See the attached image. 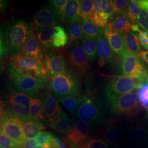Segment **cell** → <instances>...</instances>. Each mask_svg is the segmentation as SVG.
<instances>
[{"mask_svg":"<svg viewBox=\"0 0 148 148\" xmlns=\"http://www.w3.org/2000/svg\"><path fill=\"white\" fill-rule=\"evenodd\" d=\"M8 53L11 57L21 54L25 43L33 33L32 22L24 19H12L6 27Z\"/></svg>","mask_w":148,"mask_h":148,"instance_id":"cell-1","label":"cell"},{"mask_svg":"<svg viewBox=\"0 0 148 148\" xmlns=\"http://www.w3.org/2000/svg\"><path fill=\"white\" fill-rule=\"evenodd\" d=\"M7 70L13 88L31 98H35L47 84V79L36 78L25 74L10 63L7 65Z\"/></svg>","mask_w":148,"mask_h":148,"instance_id":"cell-2","label":"cell"},{"mask_svg":"<svg viewBox=\"0 0 148 148\" xmlns=\"http://www.w3.org/2000/svg\"><path fill=\"white\" fill-rule=\"evenodd\" d=\"M47 85L54 95L79 97L82 82L79 76L69 69L47 80Z\"/></svg>","mask_w":148,"mask_h":148,"instance_id":"cell-3","label":"cell"},{"mask_svg":"<svg viewBox=\"0 0 148 148\" xmlns=\"http://www.w3.org/2000/svg\"><path fill=\"white\" fill-rule=\"evenodd\" d=\"M76 116L90 127L97 126L105 120L106 108L101 99L88 94L82 95Z\"/></svg>","mask_w":148,"mask_h":148,"instance_id":"cell-4","label":"cell"},{"mask_svg":"<svg viewBox=\"0 0 148 148\" xmlns=\"http://www.w3.org/2000/svg\"><path fill=\"white\" fill-rule=\"evenodd\" d=\"M5 111L18 118L23 123L29 120L31 97L12 88L10 83L5 85Z\"/></svg>","mask_w":148,"mask_h":148,"instance_id":"cell-5","label":"cell"},{"mask_svg":"<svg viewBox=\"0 0 148 148\" xmlns=\"http://www.w3.org/2000/svg\"><path fill=\"white\" fill-rule=\"evenodd\" d=\"M118 63L121 73L137 83H143L148 76V67L142 59L136 54L124 53L119 57Z\"/></svg>","mask_w":148,"mask_h":148,"instance_id":"cell-6","label":"cell"},{"mask_svg":"<svg viewBox=\"0 0 148 148\" xmlns=\"http://www.w3.org/2000/svg\"><path fill=\"white\" fill-rule=\"evenodd\" d=\"M68 69L79 76L85 77L90 70L89 59L80 44L69 46L65 53Z\"/></svg>","mask_w":148,"mask_h":148,"instance_id":"cell-7","label":"cell"},{"mask_svg":"<svg viewBox=\"0 0 148 148\" xmlns=\"http://www.w3.org/2000/svg\"><path fill=\"white\" fill-rule=\"evenodd\" d=\"M138 83L125 76L112 77L106 84L105 95L107 104L111 103L117 97L137 90Z\"/></svg>","mask_w":148,"mask_h":148,"instance_id":"cell-8","label":"cell"},{"mask_svg":"<svg viewBox=\"0 0 148 148\" xmlns=\"http://www.w3.org/2000/svg\"><path fill=\"white\" fill-rule=\"evenodd\" d=\"M139 101L134 93H129L119 96L110 103L111 116H130L139 108Z\"/></svg>","mask_w":148,"mask_h":148,"instance_id":"cell-9","label":"cell"},{"mask_svg":"<svg viewBox=\"0 0 148 148\" xmlns=\"http://www.w3.org/2000/svg\"><path fill=\"white\" fill-rule=\"evenodd\" d=\"M42 63L47 80L53 79L68 69L65 53L61 51H45Z\"/></svg>","mask_w":148,"mask_h":148,"instance_id":"cell-10","label":"cell"},{"mask_svg":"<svg viewBox=\"0 0 148 148\" xmlns=\"http://www.w3.org/2000/svg\"><path fill=\"white\" fill-rule=\"evenodd\" d=\"M0 132L21 146L25 140L23 122L18 118L5 110L0 117Z\"/></svg>","mask_w":148,"mask_h":148,"instance_id":"cell-11","label":"cell"},{"mask_svg":"<svg viewBox=\"0 0 148 148\" xmlns=\"http://www.w3.org/2000/svg\"><path fill=\"white\" fill-rule=\"evenodd\" d=\"M9 63L25 74L36 78L47 79L41 60L19 55L11 57Z\"/></svg>","mask_w":148,"mask_h":148,"instance_id":"cell-12","label":"cell"},{"mask_svg":"<svg viewBox=\"0 0 148 148\" xmlns=\"http://www.w3.org/2000/svg\"><path fill=\"white\" fill-rule=\"evenodd\" d=\"M58 21L49 6L43 5L38 10L32 22L34 32L57 25Z\"/></svg>","mask_w":148,"mask_h":148,"instance_id":"cell-13","label":"cell"},{"mask_svg":"<svg viewBox=\"0 0 148 148\" xmlns=\"http://www.w3.org/2000/svg\"><path fill=\"white\" fill-rule=\"evenodd\" d=\"M41 101L42 104L43 115L45 121L48 124L57 119L63 112L58 101L54 95L49 91H46L41 95Z\"/></svg>","mask_w":148,"mask_h":148,"instance_id":"cell-14","label":"cell"},{"mask_svg":"<svg viewBox=\"0 0 148 148\" xmlns=\"http://www.w3.org/2000/svg\"><path fill=\"white\" fill-rule=\"evenodd\" d=\"M125 34L122 32L115 30L110 23H108L104 29L103 35L106 37L114 53L121 57L127 52L125 42Z\"/></svg>","mask_w":148,"mask_h":148,"instance_id":"cell-15","label":"cell"},{"mask_svg":"<svg viewBox=\"0 0 148 148\" xmlns=\"http://www.w3.org/2000/svg\"><path fill=\"white\" fill-rule=\"evenodd\" d=\"M74 124L73 128L66 134L67 139L76 148H81L88 139L91 127L77 118L74 121Z\"/></svg>","mask_w":148,"mask_h":148,"instance_id":"cell-16","label":"cell"},{"mask_svg":"<svg viewBox=\"0 0 148 148\" xmlns=\"http://www.w3.org/2000/svg\"><path fill=\"white\" fill-rule=\"evenodd\" d=\"M20 55L43 62L45 58V51L37 40L34 32L24 45Z\"/></svg>","mask_w":148,"mask_h":148,"instance_id":"cell-17","label":"cell"},{"mask_svg":"<svg viewBox=\"0 0 148 148\" xmlns=\"http://www.w3.org/2000/svg\"><path fill=\"white\" fill-rule=\"evenodd\" d=\"M97 50L99 58L104 59L106 63L111 65L118 64L119 57L115 55L104 35L97 39Z\"/></svg>","mask_w":148,"mask_h":148,"instance_id":"cell-18","label":"cell"},{"mask_svg":"<svg viewBox=\"0 0 148 148\" xmlns=\"http://www.w3.org/2000/svg\"><path fill=\"white\" fill-rule=\"evenodd\" d=\"M112 29L125 34L131 30L132 23L128 16L127 12H123L112 16L110 21Z\"/></svg>","mask_w":148,"mask_h":148,"instance_id":"cell-19","label":"cell"},{"mask_svg":"<svg viewBox=\"0 0 148 148\" xmlns=\"http://www.w3.org/2000/svg\"><path fill=\"white\" fill-rule=\"evenodd\" d=\"M45 127L41 120L30 119L23 123V131L24 139H34Z\"/></svg>","mask_w":148,"mask_h":148,"instance_id":"cell-20","label":"cell"},{"mask_svg":"<svg viewBox=\"0 0 148 148\" xmlns=\"http://www.w3.org/2000/svg\"><path fill=\"white\" fill-rule=\"evenodd\" d=\"M55 132L62 134H67L69 131L74 127V122L72 121L66 114L63 112L57 119L48 124Z\"/></svg>","mask_w":148,"mask_h":148,"instance_id":"cell-21","label":"cell"},{"mask_svg":"<svg viewBox=\"0 0 148 148\" xmlns=\"http://www.w3.org/2000/svg\"><path fill=\"white\" fill-rule=\"evenodd\" d=\"M65 27L68 36L69 46L80 44L84 37L80 19L77 21L67 24Z\"/></svg>","mask_w":148,"mask_h":148,"instance_id":"cell-22","label":"cell"},{"mask_svg":"<svg viewBox=\"0 0 148 148\" xmlns=\"http://www.w3.org/2000/svg\"><path fill=\"white\" fill-rule=\"evenodd\" d=\"M81 1L79 0L68 1L64 20L65 24H67L79 20Z\"/></svg>","mask_w":148,"mask_h":148,"instance_id":"cell-23","label":"cell"},{"mask_svg":"<svg viewBox=\"0 0 148 148\" xmlns=\"http://www.w3.org/2000/svg\"><path fill=\"white\" fill-rule=\"evenodd\" d=\"M34 32L37 40L45 51H52L54 49L52 45L54 27L45 29Z\"/></svg>","mask_w":148,"mask_h":148,"instance_id":"cell-24","label":"cell"},{"mask_svg":"<svg viewBox=\"0 0 148 148\" xmlns=\"http://www.w3.org/2000/svg\"><path fill=\"white\" fill-rule=\"evenodd\" d=\"M59 102L72 115H76L82 101V95L79 97H68L54 95Z\"/></svg>","mask_w":148,"mask_h":148,"instance_id":"cell-25","label":"cell"},{"mask_svg":"<svg viewBox=\"0 0 148 148\" xmlns=\"http://www.w3.org/2000/svg\"><path fill=\"white\" fill-rule=\"evenodd\" d=\"M84 37L97 39L103 35L104 29L97 25L90 20L80 19Z\"/></svg>","mask_w":148,"mask_h":148,"instance_id":"cell-26","label":"cell"},{"mask_svg":"<svg viewBox=\"0 0 148 148\" xmlns=\"http://www.w3.org/2000/svg\"><path fill=\"white\" fill-rule=\"evenodd\" d=\"M121 134V129L113 121L108 122L103 131V136L108 144H116Z\"/></svg>","mask_w":148,"mask_h":148,"instance_id":"cell-27","label":"cell"},{"mask_svg":"<svg viewBox=\"0 0 148 148\" xmlns=\"http://www.w3.org/2000/svg\"><path fill=\"white\" fill-rule=\"evenodd\" d=\"M125 42L127 52L139 56L142 52L136 32L130 31L125 34Z\"/></svg>","mask_w":148,"mask_h":148,"instance_id":"cell-28","label":"cell"},{"mask_svg":"<svg viewBox=\"0 0 148 148\" xmlns=\"http://www.w3.org/2000/svg\"><path fill=\"white\" fill-rule=\"evenodd\" d=\"M81 47L91 62H94L97 57V39L83 37L81 41Z\"/></svg>","mask_w":148,"mask_h":148,"instance_id":"cell-29","label":"cell"},{"mask_svg":"<svg viewBox=\"0 0 148 148\" xmlns=\"http://www.w3.org/2000/svg\"><path fill=\"white\" fill-rule=\"evenodd\" d=\"M68 36L66 30L60 25L54 27V32L52 40L54 48L65 47L68 43Z\"/></svg>","mask_w":148,"mask_h":148,"instance_id":"cell-30","label":"cell"},{"mask_svg":"<svg viewBox=\"0 0 148 148\" xmlns=\"http://www.w3.org/2000/svg\"><path fill=\"white\" fill-rule=\"evenodd\" d=\"M50 8L53 11L58 21L64 22L65 16V7L67 4V0H49L48 1Z\"/></svg>","mask_w":148,"mask_h":148,"instance_id":"cell-31","label":"cell"},{"mask_svg":"<svg viewBox=\"0 0 148 148\" xmlns=\"http://www.w3.org/2000/svg\"><path fill=\"white\" fill-rule=\"evenodd\" d=\"M29 116L30 119H38L45 121L43 115L42 104L40 99L35 97L31 98Z\"/></svg>","mask_w":148,"mask_h":148,"instance_id":"cell-32","label":"cell"},{"mask_svg":"<svg viewBox=\"0 0 148 148\" xmlns=\"http://www.w3.org/2000/svg\"><path fill=\"white\" fill-rule=\"evenodd\" d=\"M141 10L139 1L132 0L130 1L127 14L133 24H137L138 18Z\"/></svg>","mask_w":148,"mask_h":148,"instance_id":"cell-33","label":"cell"},{"mask_svg":"<svg viewBox=\"0 0 148 148\" xmlns=\"http://www.w3.org/2000/svg\"><path fill=\"white\" fill-rule=\"evenodd\" d=\"M148 136V131L143 127H132L128 132V137L130 139L134 142L144 140Z\"/></svg>","mask_w":148,"mask_h":148,"instance_id":"cell-34","label":"cell"},{"mask_svg":"<svg viewBox=\"0 0 148 148\" xmlns=\"http://www.w3.org/2000/svg\"><path fill=\"white\" fill-rule=\"evenodd\" d=\"M93 3L90 0H84L81 1L79 18L80 19L87 21L93 13Z\"/></svg>","mask_w":148,"mask_h":148,"instance_id":"cell-35","label":"cell"},{"mask_svg":"<svg viewBox=\"0 0 148 148\" xmlns=\"http://www.w3.org/2000/svg\"><path fill=\"white\" fill-rule=\"evenodd\" d=\"M139 106L140 109L148 110V84H144L137 92Z\"/></svg>","mask_w":148,"mask_h":148,"instance_id":"cell-36","label":"cell"},{"mask_svg":"<svg viewBox=\"0 0 148 148\" xmlns=\"http://www.w3.org/2000/svg\"><path fill=\"white\" fill-rule=\"evenodd\" d=\"M114 14L113 1L105 0L102 3V17L103 19L108 22Z\"/></svg>","mask_w":148,"mask_h":148,"instance_id":"cell-37","label":"cell"},{"mask_svg":"<svg viewBox=\"0 0 148 148\" xmlns=\"http://www.w3.org/2000/svg\"><path fill=\"white\" fill-rule=\"evenodd\" d=\"M81 148H108V144L103 139L91 138L86 140Z\"/></svg>","mask_w":148,"mask_h":148,"instance_id":"cell-38","label":"cell"},{"mask_svg":"<svg viewBox=\"0 0 148 148\" xmlns=\"http://www.w3.org/2000/svg\"><path fill=\"white\" fill-rule=\"evenodd\" d=\"M21 145L0 132V148H20Z\"/></svg>","mask_w":148,"mask_h":148,"instance_id":"cell-39","label":"cell"},{"mask_svg":"<svg viewBox=\"0 0 148 148\" xmlns=\"http://www.w3.org/2000/svg\"><path fill=\"white\" fill-rule=\"evenodd\" d=\"M138 24L145 32L148 33V10L141 8L138 18Z\"/></svg>","mask_w":148,"mask_h":148,"instance_id":"cell-40","label":"cell"},{"mask_svg":"<svg viewBox=\"0 0 148 148\" xmlns=\"http://www.w3.org/2000/svg\"><path fill=\"white\" fill-rule=\"evenodd\" d=\"M130 4V1L115 0L113 1L114 14H117L123 12H127V8Z\"/></svg>","mask_w":148,"mask_h":148,"instance_id":"cell-41","label":"cell"},{"mask_svg":"<svg viewBox=\"0 0 148 148\" xmlns=\"http://www.w3.org/2000/svg\"><path fill=\"white\" fill-rule=\"evenodd\" d=\"M53 136V134H52L51 133L46 131H42L37 135L36 138V140L38 145L43 146L45 144L51 143L52 141Z\"/></svg>","mask_w":148,"mask_h":148,"instance_id":"cell-42","label":"cell"},{"mask_svg":"<svg viewBox=\"0 0 148 148\" xmlns=\"http://www.w3.org/2000/svg\"><path fill=\"white\" fill-rule=\"evenodd\" d=\"M140 45L148 51V33L147 32L139 30L137 32Z\"/></svg>","mask_w":148,"mask_h":148,"instance_id":"cell-43","label":"cell"},{"mask_svg":"<svg viewBox=\"0 0 148 148\" xmlns=\"http://www.w3.org/2000/svg\"><path fill=\"white\" fill-rule=\"evenodd\" d=\"M0 43L8 46L6 27L2 23H0Z\"/></svg>","mask_w":148,"mask_h":148,"instance_id":"cell-44","label":"cell"},{"mask_svg":"<svg viewBox=\"0 0 148 148\" xmlns=\"http://www.w3.org/2000/svg\"><path fill=\"white\" fill-rule=\"evenodd\" d=\"M38 144L34 139H25L24 142L21 144V148H36Z\"/></svg>","mask_w":148,"mask_h":148,"instance_id":"cell-45","label":"cell"},{"mask_svg":"<svg viewBox=\"0 0 148 148\" xmlns=\"http://www.w3.org/2000/svg\"><path fill=\"white\" fill-rule=\"evenodd\" d=\"M53 142L56 147L57 148H70L69 145L63 139L62 140L59 138L53 135Z\"/></svg>","mask_w":148,"mask_h":148,"instance_id":"cell-46","label":"cell"},{"mask_svg":"<svg viewBox=\"0 0 148 148\" xmlns=\"http://www.w3.org/2000/svg\"><path fill=\"white\" fill-rule=\"evenodd\" d=\"M9 7V2L5 0H0V14L3 13Z\"/></svg>","mask_w":148,"mask_h":148,"instance_id":"cell-47","label":"cell"},{"mask_svg":"<svg viewBox=\"0 0 148 148\" xmlns=\"http://www.w3.org/2000/svg\"><path fill=\"white\" fill-rule=\"evenodd\" d=\"M138 56L142 59L143 62L148 64V51H142Z\"/></svg>","mask_w":148,"mask_h":148,"instance_id":"cell-48","label":"cell"},{"mask_svg":"<svg viewBox=\"0 0 148 148\" xmlns=\"http://www.w3.org/2000/svg\"><path fill=\"white\" fill-rule=\"evenodd\" d=\"M8 51V46L0 43V58Z\"/></svg>","mask_w":148,"mask_h":148,"instance_id":"cell-49","label":"cell"},{"mask_svg":"<svg viewBox=\"0 0 148 148\" xmlns=\"http://www.w3.org/2000/svg\"><path fill=\"white\" fill-rule=\"evenodd\" d=\"M141 8H145L148 10V0L139 1Z\"/></svg>","mask_w":148,"mask_h":148,"instance_id":"cell-50","label":"cell"},{"mask_svg":"<svg viewBox=\"0 0 148 148\" xmlns=\"http://www.w3.org/2000/svg\"><path fill=\"white\" fill-rule=\"evenodd\" d=\"M4 110H5V106L0 97V117L2 116Z\"/></svg>","mask_w":148,"mask_h":148,"instance_id":"cell-51","label":"cell"},{"mask_svg":"<svg viewBox=\"0 0 148 148\" xmlns=\"http://www.w3.org/2000/svg\"><path fill=\"white\" fill-rule=\"evenodd\" d=\"M106 64V61L101 58H99V60H98V65L99 66L101 67H103L105 64Z\"/></svg>","mask_w":148,"mask_h":148,"instance_id":"cell-52","label":"cell"},{"mask_svg":"<svg viewBox=\"0 0 148 148\" xmlns=\"http://www.w3.org/2000/svg\"><path fill=\"white\" fill-rule=\"evenodd\" d=\"M143 85L144 84H148V76L147 77V78L145 79V80L143 82V83H142Z\"/></svg>","mask_w":148,"mask_h":148,"instance_id":"cell-53","label":"cell"},{"mask_svg":"<svg viewBox=\"0 0 148 148\" xmlns=\"http://www.w3.org/2000/svg\"><path fill=\"white\" fill-rule=\"evenodd\" d=\"M36 148H44L43 147L42 145H37V147Z\"/></svg>","mask_w":148,"mask_h":148,"instance_id":"cell-54","label":"cell"},{"mask_svg":"<svg viewBox=\"0 0 148 148\" xmlns=\"http://www.w3.org/2000/svg\"><path fill=\"white\" fill-rule=\"evenodd\" d=\"M146 119H147V120L148 122V110H147V115H146Z\"/></svg>","mask_w":148,"mask_h":148,"instance_id":"cell-55","label":"cell"},{"mask_svg":"<svg viewBox=\"0 0 148 148\" xmlns=\"http://www.w3.org/2000/svg\"></svg>","mask_w":148,"mask_h":148,"instance_id":"cell-56","label":"cell"},{"mask_svg":"<svg viewBox=\"0 0 148 148\" xmlns=\"http://www.w3.org/2000/svg\"></svg>","mask_w":148,"mask_h":148,"instance_id":"cell-57","label":"cell"},{"mask_svg":"<svg viewBox=\"0 0 148 148\" xmlns=\"http://www.w3.org/2000/svg\"></svg>","mask_w":148,"mask_h":148,"instance_id":"cell-58","label":"cell"}]
</instances>
